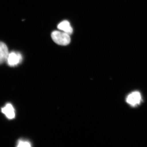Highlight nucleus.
<instances>
[{
  "label": "nucleus",
  "instance_id": "f257e3e1",
  "mask_svg": "<svg viewBox=\"0 0 147 147\" xmlns=\"http://www.w3.org/2000/svg\"><path fill=\"white\" fill-rule=\"evenodd\" d=\"M51 37L53 41L58 45L66 46L71 42L69 35L63 32L54 31L51 33Z\"/></svg>",
  "mask_w": 147,
  "mask_h": 147
},
{
  "label": "nucleus",
  "instance_id": "f03ea898",
  "mask_svg": "<svg viewBox=\"0 0 147 147\" xmlns=\"http://www.w3.org/2000/svg\"><path fill=\"white\" fill-rule=\"evenodd\" d=\"M22 56L19 53L13 51L9 53L7 60V64L10 67H15L21 63Z\"/></svg>",
  "mask_w": 147,
  "mask_h": 147
},
{
  "label": "nucleus",
  "instance_id": "7ed1b4c3",
  "mask_svg": "<svg viewBox=\"0 0 147 147\" xmlns=\"http://www.w3.org/2000/svg\"><path fill=\"white\" fill-rule=\"evenodd\" d=\"M141 100L142 97L141 94L138 91L134 92L130 94L126 99L127 102L133 106H137L140 104Z\"/></svg>",
  "mask_w": 147,
  "mask_h": 147
},
{
  "label": "nucleus",
  "instance_id": "20e7f679",
  "mask_svg": "<svg viewBox=\"0 0 147 147\" xmlns=\"http://www.w3.org/2000/svg\"><path fill=\"white\" fill-rule=\"evenodd\" d=\"M1 112L9 119H13L15 117V111L12 105L8 103L1 108Z\"/></svg>",
  "mask_w": 147,
  "mask_h": 147
},
{
  "label": "nucleus",
  "instance_id": "39448f33",
  "mask_svg": "<svg viewBox=\"0 0 147 147\" xmlns=\"http://www.w3.org/2000/svg\"><path fill=\"white\" fill-rule=\"evenodd\" d=\"M9 53L6 45L3 42L0 41V64L7 61Z\"/></svg>",
  "mask_w": 147,
  "mask_h": 147
},
{
  "label": "nucleus",
  "instance_id": "423d86ee",
  "mask_svg": "<svg viewBox=\"0 0 147 147\" xmlns=\"http://www.w3.org/2000/svg\"><path fill=\"white\" fill-rule=\"evenodd\" d=\"M58 28L69 35L72 34L73 29L68 21L65 20L61 22L58 25Z\"/></svg>",
  "mask_w": 147,
  "mask_h": 147
},
{
  "label": "nucleus",
  "instance_id": "0eeeda50",
  "mask_svg": "<svg viewBox=\"0 0 147 147\" xmlns=\"http://www.w3.org/2000/svg\"><path fill=\"white\" fill-rule=\"evenodd\" d=\"M31 143L27 140H20L17 143V147H31Z\"/></svg>",
  "mask_w": 147,
  "mask_h": 147
}]
</instances>
